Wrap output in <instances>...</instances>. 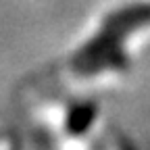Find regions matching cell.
<instances>
[{"label": "cell", "mask_w": 150, "mask_h": 150, "mask_svg": "<svg viewBox=\"0 0 150 150\" xmlns=\"http://www.w3.org/2000/svg\"><path fill=\"white\" fill-rule=\"evenodd\" d=\"M94 117H96V108L92 104L73 106L71 112H69V119H67V127L73 134H81V131H86L94 123Z\"/></svg>", "instance_id": "cell-1"}]
</instances>
